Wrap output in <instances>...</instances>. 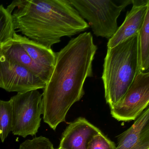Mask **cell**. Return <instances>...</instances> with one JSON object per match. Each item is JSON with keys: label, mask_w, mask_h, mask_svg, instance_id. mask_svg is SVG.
Masks as SVG:
<instances>
[{"label": "cell", "mask_w": 149, "mask_h": 149, "mask_svg": "<svg viewBox=\"0 0 149 149\" xmlns=\"http://www.w3.org/2000/svg\"><path fill=\"white\" fill-rule=\"evenodd\" d=\"M19 149H57L54 147L49 139L40 136L27 139L21 144Z\"/></svg>", "instance_id": "16"}, {"label": "cell", "mask_w": 149, "mask_h": 149, "mask_svg": "<svg viewBox=\"0 0 149 149\" xmlns=\"http://www.w3.org/2000/svg\"><path fill=\"white\" fill-rule=\"evenodd\" d=\"M6 9L15 30L48 48L89 27L68 0H18Z\"/></svg>", "instance_id": "2"}, {"label": "cell", "mask_w": 149, "mask_h": 149, "mask_svg": "<svg viewBox=\"0 0 149 149\" xmlns=\"http://www.w3.org/2000/svg\"><path fill=\"white\" fill-rule=\"evenodd\" d=\"M116 148L115 143L101 132L91 139L87 149H116Z\"/></svg>", "instance_id": "17"}, {"label": "cell", "mask_w": 149, "mask_h": 149, "mask_svg": "<svg viewBox=\"0 0 149 149\" xmlns=\"http://www.w3.org/2000/svg\"><path fill=\"white\" fill-rule=\"evenodd\" d=\"M15 33L12 15L0 5V44L13 39Z\"/></svg>", "instance_id": "15"}, {"label": "cell", "mask_w": 149, "mask_h": 149, "mask_svg": "<svg viewBox=\"0 0 149 149\" xmlns=\"http://www.w3.org/2000/svg\"><path fill=\"white\" fill-rule=\"evenodd\" d=\"M79 15L86 19L94 34L110 39L117 30V19L132 0H69Z\"/></svg>", "instance_id": "4"}, {"label": "cell", "mask_w": 149, "mask_h": 149, "mask_svg": "<svg viewBox=\"0 0 149 149\" xmlns=\"http://www.w3.org/2000/svg\"><path fill=\"white\" fill-rule=\"evenodd\" d=\"M12 105L10 100H0V138L4 142L12 131Z\"/></svg>", "instance_id": "14"}, {"label": "cell", "mask_w": 149, "mask_h": 149, "mask_svg": "<svg viewBox=\"0 0 149 149\" xmlns=\"http://www.w3.org/2000/svg\"><path fill=\"white\" fill-rule=\"evenodd\" d=\"M57 149H63V148H61V147H59V148H58Z\"/></svg>", "instance_id": "18"}, {"label": "cell", "mask_w": 149, "mask_h": 149, "mask_svg": "<svg viewBox=\"0 0 149 149\" xmlns=\"http://www.w3.org/2000/svg\"><path fill=\"white\" fill-rule=\"evenodd\" d=\"M0 54L7 61L28 69L39 77L46 84L49 81L41 70L34 63L26 50L12 39L0 45Z\"/></svg>", "instance_id": "12"}, {"label": "cell", "mask_w": 149, "mask_h": 149, "mask_svg": "<svg viewBox=\"0 0 149 149\" xmlns=\"http://www.w3.org/2000/svg\"><path fill=\"white\" fill-rule=\"evenodd\" d=\"M13 39L18 42L26 50L33 61L49 81L56 61V53L26 36L15 33Z\"/></svg>", "instance_id": "11"}, {"label": "cell", "mask_w": 149, "mask_h": 149, "mask_svg": "<svg viewBox=\"0 0 149 149\" xmlns=\"http://www.w3.org/2000/svg\"><path fill=\"white\" fill-rule=\"evenodd\" d=\"M0 45H1V44H0Z\"/></svg>", "instance_id": "19"}, {"label": "cell", "mask_w": 149, "mask_h": 149, "mask_svg": "<svg viewBox=\"0 0 149 149\" xmlns=\"http://www.w3.org/2000/svg\"><path fill=\"white\" fill-rule=\"evenodd\" d=\"M97 50L91 33L85 32L56 53L54 71L42 94L43 120L54 130L66 121L71 106L84 95V82L93 76Z\"/></svg>", "instance_id": "1"}, {"label": "cell", "mask_w": 149, "mask_h": 149, "mask_svg": "<svg viewBox=\"0 0 149 149\" xmlns=\"http://www.w3.org/2000/svg\"><path fill=\"white\" fill-rule=\"evenodd\" d=\"M101 131L86 118L79 117L70 123L63 132L59 147L65 149H87L88 143Z\"/></svg>", "instance_id": "9"}, {"label": "cell", "mask_w": 149, "mask_h": 149, "mask_svg": "<svg viewBox=\"0 0 149 149\" xmlns=\"http://www.w3.org/2000/svg\"><path fill=\"white\" fill-rule=\"evenodd\" d=\"M132 8L127 12L123 23L109 39L108 48L113 47L136 34L142 27L146 12L149 9V0H132Z\"/></svg>", "instance_id": "8"}, {"label": "cell", "mask_w": 149, "mask_h": 149, "mask_svg": "<svg viewBox=\"0 0 149 149\" xmlns=\"http://www.w3.org/2000/svg\"><path fill=\"white\" fill-rule=\"evenodd\" d=\"M149 103V73L139 72L123 98L111 108V114L120 122L134 121Z\"/></svg>", "instance_id": "6"}, {"label": "cell", "mask_w": 149, "mask_h": 149, "mask_svg": "<svg viewBox=\"0 0 149 149\" xmlns=\"http://www.w3.org/2000/svg\"><path fill=\"white\" fill-rule=\"evenodd\" d=\"M137 40V33L107 49L102 78L110 109L123 98L138 74Z\"/></svg>", "instance_id": "3"}, {"label": "cell", "mask_w": 149, "mask_h": 149, "mask_svg": "<svg viewBox=\"0 0 149 149\" xmlns=\"http://www.w3.org/2000/svg\"><path fill=\"white\" fill-rule=\"evenodd\" d=\"M46 83L28 69L7 61L0 54V88L24 93L44 89Z\"/></svg>", "instance_id": "7"}, {"label": "cell", "mask_w": 149, "mask_h": 149, "mask_svg": "<svg viewBox=\"0 0 149 149\" xmlns=\"http://www.w3.org/2000/svg\"><path fill=\"white\" fill-rule=\"evenodd\" d=\"M116 149H149V108L118 136Z\"/></svg>", "instance_id": "10"}, {"label": "cell", "mask_w": 149, "mask_h": 149, "mask_svg": "<svg viewBox=\"0 0 149 149\" xmlns=\"http://www.w3.org/2000/svg\"><path fill=\"white\" fill-rule=\"evenodd\" d=\"M149 9L138 33V73L144 72L149 67Z\"/></svg>", "instance_id": "13"}, {"label": "cell", "mask_w": 149, "mask_h": 149, "mask_svg": "<svg viewBox=\"0 0 149 149\" xmlns=\"http://www.w3.org/2000/svg\"><path fill=\"white\" fill-rule=\"evenodd\" d=\"M12 105V132L24 138L36 135L40 126L42 95L38 90L17 93L10 100Z\"/></svg>", "instance_id": "5"}]
</instances>
